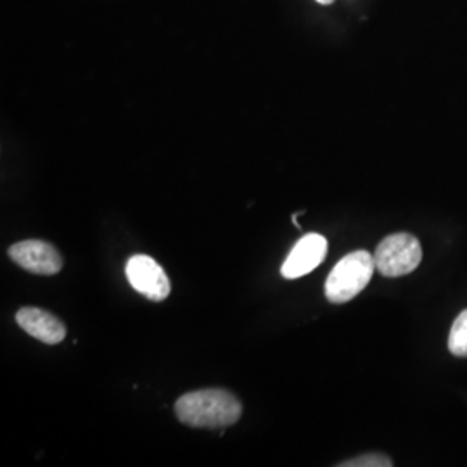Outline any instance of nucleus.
Instances as JSON below:
<instances>
[{
	"label": "nucleus",
	"instance_id": "1a4fd4ad",
	"mask_svg": "<svg viewBox=\"0 0 467 467\" xmlns=\"http://www.w3.org/2000/svg\"><path fill=\"white\" fill-rule=\"evenodd\" d=\"M341 467H391L393 462L388 455L384 453H366V455H360V457H355L350 459L343 464H339Z\"/></svg>",
	"mask_w": 467,
	"mask_h": 467
},
{
	"label": "nucleus",
	"instance_id": "f03ea898",
	"mask_svg": "<svg viewBox=\"0 0 467 467\" xmlns=\"http://www.w3.org/2000/svg\"><path fill=\"white\" fill-rule=\"evenodd\" d=\"M376 270L374 254L353 251L341 258L326 281V296L331 303H347L360 295Z\"/></svg>",
	"mask_w": 467,
	"mask_h": 467
},
{
	"label": "nucleus",
	"instance_id": "f257e3e1",
	"mask_svg": "<svg viewBox=\"0 0 467 467\" xmlns=\"http://www.w3.org/2000/svg\"><path fill=\"white\" fill-rule=\"evenodd\" d=\"M175 414L191 428L223 430L241 419L243 405L231 391L210 388L181 397L175 403Z\"/></svg>",
	"mask_w": 467,
	"mask_h": 467
},
{
	"label": "nucleus",
	"instance_id": "9d476101",
	"mask_svg": "<svg viewBox=\"0 0 467 467\" xmlns=\"http://www.w3.org/2000/svg\"><path fill=\"white\" fill-rule=\"evenodd\" d=\"M318 4H322V5H329V4H333L334 0H316Z\"/></svg>",
	"mask_w": 467,
	"mask_h": 467
},
{
	"label": "nucleus",
	"instance_id": "39448f33",
	"mask_svg": "<svg viewBox=\"0 0 467 467\" xmlns=\"http://www.w3.org/2000/svg\"><path fill=\"white\" fill-rule=\"evenodd\" d=\"M11 260L36 275H54L63 268V256L49 243L28 239L9 248Z\"/></svg>",
	"mask_w": 467,
	"mask_h": 467
},
{
	"label": "nucleus",
	"instance_id": "20e7f679",
	"mask_svg": "<svg viewBox=\"0 0 467 467\" xmlns=\"http://www.w3.org/2000/svg\"><path fill=\"white\" fill-rule=\"evenodd\" d=\"M127 279L135 291L150 301L167 300L170 281L163 267L146 254H135L127 264Z\"/></svg>",
	"mask_w": 467,
	"mask_h": 467
},
{
	"label": "nucleus",
	"instance_id": "423d86ee",
	"mask_svg": "<svg viewBox=\"0 0 467 467\" xmlns=\"http://www.w3.org/2000/svg\"><path fill=\"white\" fill-rule=\"evenodd\" d=\"M327 254V239L320 234H306L295 244L281 267L284 279L293 281L310 274L324 262Z\"/></svg>",
	"mask_w": 467,
	"mask_h": 467
},
{
	"label": "nucleus",
	"instance_id": "7ed1b4c3",
	"mask_svg": "<svg viewBox=\"0 0 467 467\" xmlns=\"http://www.w3.org/2000/svg\"><path fill=\"white\" fill-rule=\"evenodd\" d=\"M420 260L422 250L418 237L407 233L384 237L374 253L376 270H379L384 277L407 275L419 267Z\"/></svg>",
	"mask_w": 467,
	"mask_h": 467
},
{
	"label": "nucleus",
	"instance_id": "6e6552de",
	"mask_svg": "<svg viewBox=\"0 0 467 467\" xmlns=\"http://www.w3.org/2000/svg\"><path fill=\"white\" fill-rule=\"evenodd\" d=\"M449 348L455 357H467V310L455 318L451 326Z\"/></svg>",
	"mask_w": 467,
	"mask_h": 467
},
{
	"label": "nucleus",
	"instance_id": "0eeeda50",
	"mask_svg": "<svg viewBox=\"0 0 467 467\" xmlns=\"http://www.w3.org/2000/svg\"><path fill=\"white\" fill-rule=\"evenodd\" d=\"M17 326L46 345H57L65 339L67 327L61 318L35 306H25L16 314Z\"/></svg>",
	"mask_w": 467,
	"mask_h": 467
}]
</instances>
